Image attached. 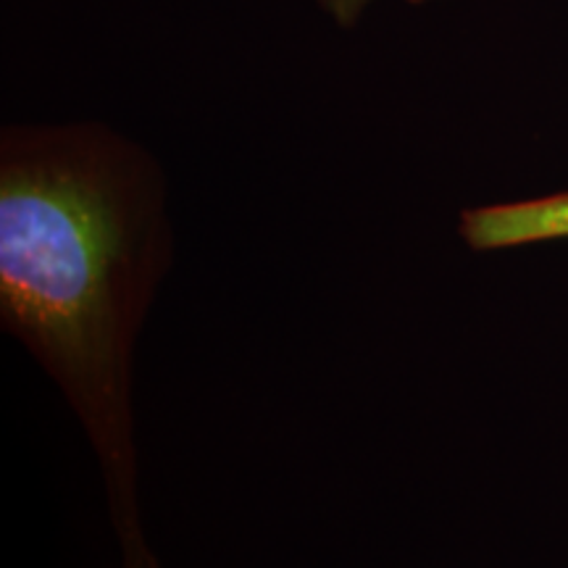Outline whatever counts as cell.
<instances>
[{"label":"cell","mask_w":568,"mask_h":568,"mask_svg":"<svg viewBox=\"0 0 568 568\" xmlns=\"http://www.w3.org/2000/svg\"><path fill=\"white\" fill-rule=\"evenodd\" d=\"M169 264L163 176L140 145L103 124L3 130L0 322L88 432L122 568H161L142 527L132 364Z\"/></svg>","instance_id":"6da1fadb"},{"label":"cell","mask_w":568,"mask_h":568,"mask_svg":"<svg viewBox=\"0 0 568 568\" xmlns=\"http://www.w3.org/2000/svg\"><path fill=\"white\" fill-rule=\"evenodd\" d=\"M458 234L477 253L564 243L568 240V190L466 209L458 219Z\"/></svg>","instance_id":"7a4b0ae2"},{"label":"cell","mask_w":568,"mask_h":568,"mask_svg":"<svg viewBox=\"0 0 568 568\" xmlns=\"http://www.w3.org/2000/svg\"><path fill=\"white\" fill-rule=\"evenodd\" d=\"M368 3H374V0H322L324 11L343 27H353L355 21L361 19V13L366 11ZM406 3L422 6V3H429V0H406Z\"/></svg>","instance_id":"3957f363"}]
</instances>
